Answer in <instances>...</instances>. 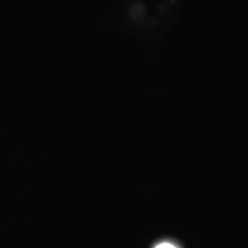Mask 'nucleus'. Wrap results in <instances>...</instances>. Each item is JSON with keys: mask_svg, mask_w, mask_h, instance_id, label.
<instances>
[{"mask_svg": "<svg viewBox=\"0 0 248 248\" xmlns=\"http://www.w3.org/2000/svg\"><path fill=\"white\" fill-rule=\"evenodd\" d=\"M156 248H176V247L173 246V245H171V244L164 243V244H161V245H159V246H157Z\"/></svg>", "mask_w": 248, "mask_h": 248, "instance_id": "1", "label": "nucleus"}]
</instances>
